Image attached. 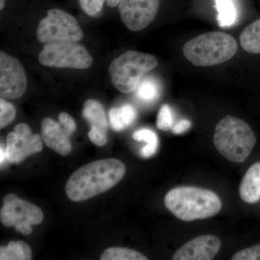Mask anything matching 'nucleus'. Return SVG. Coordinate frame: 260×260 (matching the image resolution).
Instances as JSON below:
<instances>
[{"mask_svg":"<svg viewBox=\"0 0 260 260\" xmlns=\"http://www.w3.org/2000/svg\"><path fill=\"white\" fill-rule=\"evenodd\" d=\"M125 172V166L118 159H102L90 162L72 174L67 182L66 194L72 201L90 199L115 186Z\"/></svg>","mask_w":260,"mask_h":260,"instance_id":"1","label":"nucleus"},{"mask_svg":"<svg viewBox=\"0 0 260 260\" xmlns=\"http://www.w3.org/2000/svg\"><path fill=\"white\" fill-rule=\"evenodd\" d=\"M171 213L183 221L209 218L222 208L221 200L209 189L195 186H180L169 191L164 200Z\"/></svg>","mask_w":260,"mask_h":260,"instance_id":"2","label":"nucleus"},{"mask_svg":"<svg viewBox=\"0 0 260 260\" xmlns=\"http://www.w3.org/2000/svg\"><path fill=\"white\" fill-rule=\"evenodd\" d=\"M213 143L224 158L241 164L252 152L256 138L247 123L239 118L228 115L220 119L215 126Z\"/></svg>","mask_w":260,"mask_h":260,"instance_id":"3","label":"nucleus"},{"mask_svg":"<svg viewBox=\"0 0 260 260\" xmlns=\"http://www.w3.org/2000/svg\"><path fill=\"white\" fill-rule=\"evenodd\" d=\"M238 44L225 32H205L193 38L183 47L184 56L194 66L210 67L222 64L237 54Z\"/></svg>","mask_w":260,"mask_h":260,"instance_id":"4","label":"nucleus"},{"mask_svg":"<svg viewBox=\"0 0 260 260\" xmlns=\"http://www.w3.org/2000/svg\"><path fill=\"white\" fill-rule=\"evenodd\" d=\"M158 64V59L153 55L126 51L113 59L109 67L113 85L121 93H132L138 88L143 76Z\"/></svg>","mask_w":260,"mask_h":260,"instance_id":"5","label":"nucleus"},{"mask_svg":"<svg viewBox=\"0 0 260 260\" xmlns=\"http://www.w3.org/2000/svg\"><path fill=\"white\" fill-rule=\"evenodd\" d=\"M39 61L49 68L85 70L92 66L93 59L83 46L64 42L46 44L39 54Z\"/></svg>","mask_w":260,"mask_h":260,"instance_id":"6","label":"nucleus"},{"mask_svg":"<svg viewBox=\"0 0 260 260\" xmlns=\"http://www.w3.org/2000/svg\"><path fill=\"white\" fill-rule=\"evenodd\" d=\"M37 35L44 44L78 42L83 39V32L74 17L63 10L51 9L39 23Z\"/></svg>","mask_w":260,"mask_h":260,"instance_id":"7","label":"nucleus"},{"mask_svg":"<svg viewBox=\"0 0 260 260\" xmlns=\"http://www.w3.org/2000/svg\"><path fill=\"white\" fill-rule=\"evenodd\" d=\"M43 219L42 210L36 205L20 200L14 194L5 197L0 212V220L5 226H14L17 232L29 235L32 225L40 224Z\"/></svg>","mask_w":260,"mask_h":260,"instance_id":"8","label":"nucleus"},{"mask_svg":"<svg viewBox=\"0 0 260 260\" xmlns=\"http://www.w3.org/2000/svg\"><path fill=\"white\" fill-rule=\"evenodd\" d=\"M27 78L23 65L16 58L0 52V95L6 99H16L26 90Z\"/></svg>","mask_w":260,"mask_h":260,"instance_id":"9","label":"nucleus"},{"mask_svg":"<svg viewBox=\"0 0 260 260\" xmlns=\"http://www.w3.org/2000/svg\"><path fill=\"white\" fill-rule=\"evenodd\" d=\"M43 143L39 135H32L26 124L15 126L7 137L5 148L7 160L12 164L23 161L29 155L42 151Z\"/></svg>","mask_w":260,"mask_h":260,"instance_id":"10","label":"nucleus"},{"mask_svg":"<svg viewBox=\"0 0 260 260\" xmlns=\"http://www.w3.org/2000/svg\"><path fill=\"white\" fill-rule=\"evenodd\" d=\"M159 0H121L119 4L121 21L133 31L148 26L156 17Z\"/></svg>","mask_w":260,"mask_h":260,"instance_id":"11","label":"nucleus"},{"mask_svg":"<svg viewBox=\"0 0 260 260\" xmlns=\"http://www.w3.org/2000/svg\"><path fill=\"white\" fill-rule=\"evenodd\" d=\"M221 247L218 237L202 235L191 239L179 248L173 260H210L218 254Z\"/></svg>","mask_w":260,"mask_h":260,"instance_id":"12","label":"nucleus"},{"mask_svg":"<svg viewBox=\"0 0 260 260\" xmlns=\"http://www.w3.org/2000/svg\"><path fill=\"white\" fill-rule=\"evenodd\" d=\"M42 135L44 143L48 148L61 155H67L72 150L70 136L58 123L46 118L42 121Z\"/></svg>","mask_w":260,"mask_h":260,"instance_id":"13","label":"nucleus"},{"mask_svg":"<svg viewBox=\"0 0 260 260\" xmlns=\"http://www.w3.org/2000/svg\"><path fill=\"white\" fill-rule=\"evenodd\" d=\"M239 195L248 204H254L260 200V162L248 169L239 186Z\"/></svg>","mask_w":260,"mask_h":260,"instance_id":"14","label":"nucleus"},{"mask_svg":"<svg viewBox=\"0 0 260 260\" xmlns=\"http://www.w3.org/2000/svg\"><path fill=\"white\" fill-rule=\"evenodd\" d=\"M83 115L90 123V129L100 130L107 133L108 122L105 111L97 101L90 99L84 104Z\"/></svg>","mask_w":260,"mask_h":260,"instance_id":"15","label":"nucleus"},{"mask_svg":"<svg viewBox=\"0 0 260 260\" xmlns=\"http://www.w3.org/2000/svg\"><path fill=\"white\" fill-rule=\"evenodd\" d=\"M109 115L112 129L119 132L134 122L137 118V111L130 104H124L120 108H113L109 111Z\"/></svg>","mask_w":260,"mask_h":260,"instance_id":"16","label":"nucleus"},{"mask_svg":"<svg viewBox=\"0 0 260 260\" xmlns=\"http://www.w3.org/2000/svg\"><path fill=\"white\" fill-rule=\"evenodd\" d=\"M241 46L250 54H260V19L251 23L240 36Z\"/></svg>","mask_w":260,"mask_h":260,"instance_id":"17","label":"nucleus"},{"mask_svg":"<svg viewBox=\"0 0 260 260\" xmlns=\"http://www.w3.org/2000/svg\"><path fill=\"white\" fill-rule=\"evenodd\" d=\"M31 258L30 246L22 241L11 242L8 246L0 248L1 260H30Z\"/></svg>","mask_w":260,"mask_h":260,"instance_id":"18","label":"nucleus"},{"mask_svg":"<svg viewBox=\"0 0 260 260\" xmlns=\"http://www.w3.org/2000/svg\"><path fill=\"white\" fill-rule=\"evenodd\" d=\"M136 96L142 102L150 104L155 102L160 95V84L153 78L141 80L136 88Z\"/></svg>","mask_w":260,"mask_h":260,"instance_id":"19","label":"nucleus"},{"mask_svg":"<svg viewBox=\"0 0 260 260\" xmlns=\"http://www.w3.org/2000/svg\"><path fill=\"white\" fill-rule=\"evenodd\" d=\"M133 138L137 141L146 143L147 145L141 150V155L143 158H150L156 153L159 146V140L158 135L153 130L140 129L135 132Z\"/></svg>","mask_w":260,"mask_h":260,"instance_id":"20","label":"nucleus"},{"mask_svg":"<svg viewBox=\"0 0 260 260\" xmlns=\"http://www.w3.org/2000/svg\"><path fill=\"white\" fill-rule=\"evenodd\" d=\"M218 11V22L221 28L232 26L237 19V11L232 0H215Z\"/></svg>","mask_w":260,"mask_h":260,"instance_id":"21","label":"nucleus"},{"mask_svg":"<svg viewBox=\"0 0 260 260\" xmlns=\"http://www.w3.org/2000/svg\"><path fill=\"white\" fill-rule=\"evenodd\" d=\"M102 260H147L148 258L139 251L126 248H109L103 252Z\"/></svg>","mask_w":260,"mask_h":260,"instance_id":"22","label":"nucleus"},{"mask_svg":"<svg viewBox=\"0 0 260 260\" xmlns=\"http://www.w3.org/2000/svg\"><path fill=\"white\" fill-rule=\"evenodd\" d=\"M16 111L14 106L5 99H0V128L3 129L14 120Z\"/></svg>","mask_w":260,"mask_h":260,"instance_id":"23","label":"nucleus"},{"mask_svg":"<svg viewBox=\"0 0 260 260\" xmlns=\"http://www.w3.org/2000/svg\"><path fill=\"white\" fill-rule=\"evenodd\" d=\"M157 126L159 129L167 131L173 126V116L172 109L167 104H164L159 110L157 118Z\"/></svg>","mask_w":260,"mask_h":260,"instance_id":"24","label":"nucleus"},{"mask_svg":"<svg viewBox=\"0 0 260 260\" xmlns=\"http://www.w3.org/2000/svg\"><path fill=\"white\" fill-rule=\"evenodd\" d=\"M106 0H79L82 10L90 16H96L102 11Z\"/></svg>","mask_w":260,"mask_h":260,"instance_id":"25","label":"nucleus"},{"mask_svg":"<svg viewBox=\"0 0 260 260\" xmlns=\"http://www.w3.org/2000/svg\"><path fill=\"white\" fill-rule=\"evenodd\" d=\"M233 260H260V244L237 251Z\"/></svg>","mask_w":260,"mask_h":260,"instance_id":"26","label":"nucleus"},{"mask_svg":"<svg viewBox=\"0 0 260 260\" xmlns=\"http://www.w3.org/2000/svg\"><path fill=\"white\" fill-rule=\"evenodd\" d=\"M59 120L67 135L70 136L74 133L76 129V123L70 114L65 112L60 113L59 115Z\"/></svg>","mask_w":260,"mask_h":260,"instance_id":"27","label":"nucleus"},{"mask_svg":"<svg viewBox=\"0 0 260 260\" xmlns=\"http://www.w3.org/2000/svg\"><path fill=\"white\" fill-rule=\"evenodd\" d=\"M88 137L91 142H93V143L97 146L102 147L107 144V133L100 131V130L90 129Z\"/></svg>","mask_w":260,"mask_h":260,"instance_id":"28","label":"nucleus"},{"mask_svg":"<svg viewBox=\"0 0 260 260\" xmlns=\"http://www.w3.org/2000/svg\"><path fill=\"white\" fill-rule=\"evenodd\" d=\"M191 127V122L189 120H181L179 121L172 128V133L175 135H180L185 133Z\"/></svg>","mask_w":260,"mask_h":260,"instance_id":"29","label":"nucleus"},{"mask_svg":"<svg viewBox=\"0 0 260 260\" xmlns=\"http://www.w3.org/2000/svg\"><path fill=\"white\" fill-rule=\"evenodd\" d=\"M5 159H7L5 148L3 147V145H1V148H0V164L1 165L4 162Z\"/></svg>","mask_w":260,"mask_h":260,"instance_id":"30","label":"nucleus"},{"mask_svg":"<svg viewBox=\"0 0 260 260\" xmlns=\"http://www.w3.org/2000/svg\"><path fill=\"white\" fill-rule=\"evenodd\" d=\"M120 1L121 0H106V3H107L108 6L114 8V7L119 5Z\"/></svg>","mask_w":260,"mask_h":260,"instance_id":"31","label":"nucleus"},{"mask_svg":"<svg viewBox=\"0 0 260 260\" xmlns=\"http://www.w3.org/2000/svg\"><path fill=\"white\" fill-rule=\"evenodd\" d=\"M5 3H6V0H0V10L4 9Z\"/></svg>","mask_w":260,"mask_h":260,"instance_id":"32","label":"nucleus"}]
</instances>
